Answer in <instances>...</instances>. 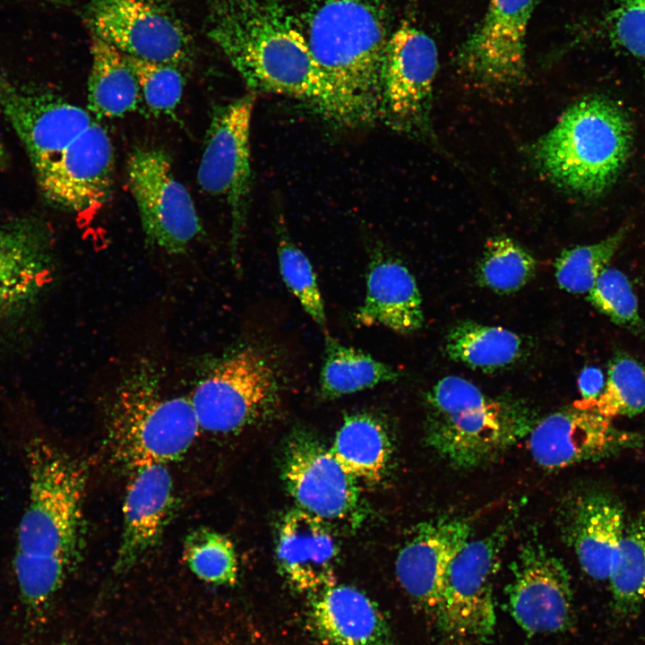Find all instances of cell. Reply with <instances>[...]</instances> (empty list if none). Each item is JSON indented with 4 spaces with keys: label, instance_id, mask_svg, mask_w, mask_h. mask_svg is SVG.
I'll use <instances>...</instances> for the list:
<instances>
[{
    "label": "cell",
    "instance_id": "1",
    "mask_svg": "<svg viewBox=\"0 0 645 645\" xmlns=\"http://www.w3.org/2000/svg\"><path fill=\"white\" fill-rule=\"evenodd\" d=\"M27 506L19 523L13 570L28 624H42L78 559L86 477L81 464L40 435L25 446Z\"/></svg>",
    "mask_w": 645,
    "mask_h": 645
},
{
    "label": "cell",
    "instance_id": "2",
    "mask_svg": "<svg viewBox=\"0 0 645 645\" xmlns=\"http://www.w3.org/2000/svg\"><path fill=\"white\" fill-rule=\"evenodd\" d=\"M208 35L253 92L285 95L331 124L346 113L280 0H205Z\"/></svg>",
    "mask_w": 645,
    "mask_h": 645
},
{
    "label": "cell",
    "instance_id": "3",
    "mask_svg": "<svg viewBox=\"0 0 645 645\" xmlns=\"http://www.w3.org/2000/svg\"><path fill=\"white\" fill-rule=\"evenodd\" d=\"M349 127L379 122L391 38L383 0H308L297 19Z\"/></svg>",
    "mask_w": 645,
    "mask_h": 645
},
{
    "label": "cell",
    "instance_id": "4",
    "mask_svg": "<svg viewBox=\"0 0 645 645\" xmlns=\"http://www.w3.org/2000/svg\"><path fill=\"white\" fill-rule=\"evenodd\" d=\"M632 140L624 109L607 97L592 95L568 108L532 145L531 153L557 185L584 197H598L622 173Z\"/></svg>",
    "mask_w": 645,
    "mask_h": 645
},
{
    "label": "cell",
    "instance_id": "5",
    "mask_svg": "<svg viewBox=\"0 0 645 645\" xmlns=\"http://www.w3.org/2000/svg\"><path fill=\"white\" fill-rule=\"evenodd\" d=\"M163 374L148 357L134 359L117 378L108 408L116 457L131 469L183 456L201 427L189 397L170 396Z\"/></svg>",
    "mask_w": 645,
    "mask_h": 645
},
{
    "label": "cell",
    "instance_id": "6",
    "mask_svg": "<svg viewBox=\"0 0 645 645\" xmlns=\"http://www.w3.org/2000/svg\"><path fill=\"white\" fill-rule=\"evenodd\" d=\"M426 404V443L459 469L494 461L535 426L520 408L486 396L455 375L440 380L427 393Z\"/></svg>",
    "mask_w": 645,
    "mask_h": 645
},
{
    "label": "cell",
    "instance_id": "7",
    "mask_svg": "<svg viewBox=\"0 0 645 645\" xmlns=\"http://www.w3.org/2000/svg\"><path fill=\"white\" fill-rule=\"evenodd\" d=\"M197 380L189 398L201 430L232 434L271 417L288 378L276 350L249 341L211 358Z\"/></svg>",
    "mask_w": 645,
    "mask_h": 645
},
{
    "label": "cell",
    "instance_id": "8",
    "mask_svg": "<svg viewBox=\"0 0 645 645\" xmlns=\"http://www.w3.org/2000/svg\"><path fill=\"white\" fill-rule=\"evenodd\" d=\"M512 523L508 518L486 537L469 539L451 562L435 619L438 645H482L493 634L494 578Z\"/></svg>",
    "mask_w": 645,
    "mask_h": 645
},
{
    "label": "cell",
    "instance_id": "9",
    "mask_svg": "<svg viewBox=\"0 0 645 645\" xmlns=\"http://www.w3.org/2000/svg\"><path fill=\"white\" fill-rule=\"evenodd\" d=\"M254 103V96L248 94L214 109L197 170L201 189L224 198L229 207L230 253L236 266L249 203Z\"/></svg>",
    "mask_w": 645,
    "mask_h": 645
},
{
    "label": "cell",
    "instance_id": "10",
    "mask_svg": "<svg viewBox=\"0 0 645 645\" xmlns=\"http://www.w3.org/2000/svg\"><path fill=\"white\" fill-rule=\"evenodd\" d=\"M85 22L94 35L136 59L185 67L192 40L163 0H89Z\"/></svg>",
    "mask_w": 645,
    "mask_h": 645
},
{
    "label": "cell",
    "instance_id": "11",
    "mask_svg": "<svg viewBox=\"0 0 645 645\" xmlns=\"http://www.w3.org/2000/svg\"><path fill=\"white\" fill-rule=\"evenodd\" d=\"M127 181L147 242L172 254L185 253L202 224L168 155L157 148L137 147L128 159Z\"/></svg>",
    "mask_w": 645,
    "mask_h": 645
},
{
    "label": "cell",
    "instance_id": "12",
    "mask_svg": "<svg viewBox=\"0 0 645 645\" xmlns=\"http://www.w3.org/2000/svg\"><path fill=\"white\" fill-rule=\"evenodd\" d=\"M438 51L433 39L408 21L391 33L383 75L379 122L415 137L431 136Z\"/></svg>",
    "mask_w": 645,
    "mask_h": 645
},
{
    "label": "cell",
    "instance_id": "13",
    "mask_svg": "<svg viewBox=\"0 0 645 645\" xmlns=\"http://www.w3.org/2000/svg\"><path fill=\"white\" fill-rule=\"evenodd\" d=\"M0 109L25 148L36 177L96 120L89 109L55 92L1 74Z\"/></svg>",
    "mask_w": 645,
    "mask_h": 645
},
{
    "label": "cell",
    "instance_id": "14",
    "mask_svg": "<svg viewBox=\"0 0 645 645\" xmlns=\"http://www.w3.org/2000/svg\"><path fill=\"white\" fill-rule=\"evenodd\" d=\"M506 587L509 609L529 634L563 632L573 623L569 572L563 562L538 540L521 544L511 564Z\"/></svg>",
    "mask_w": 645,
    "mask_h": 645
},
{
    "label": "cell",
    "instance_id": "15",
    "mask_svg": "<svg viewBox=\"0 0 645 645\" xmlns=\"http://www.w3.org/2000/svg\"><path fill=\"white\" fill-rule=\"evenodd\" d=\"M537 0H489L477 29L458 55L461 69L492 88L521 83L526 71V36Z\"/></svg>",
    "mask_w": 645,
    "mask_h": 645
},
{
    "label": "cell",
    "instance_id": "16",
    "mask_svg": "<svg viewBox=\"0 0 645 645\" xmlns=\"http://www.w3.org/2000/svg\"><path fill=\"white\" fill-rule=\"evenodd\" d=\"M48 228L37 219L0 225V338L25 320L51 280Z\"/></svg>",
    "mask_w": 645,
    "mask_h": 645
},
{
    "label": "cell",
    "instance_id": "17",
    "mask_svg": "<svg viewBox=\"0 0 645 645\" xmlns=\"http://www.w3.org/2000/svg\"><path fill=\"white\" fill-rule=\"evenodd\" d=\"M115 155L106 128L95 120L52 162L37 182L50 204L82 214L99 210L114 185Z\"/></svg>",
    "mask_w": 645,
    "mask_h": 645
},
{
    "label": "cell",
    "instance_id": "18",
    "mask_svg": "<svg viewBox=\"0 0 645 645\" xmlns=\"http://www.w3.org/2000/svg\"><path fill=\"white\" fill-rule=\"evenodd\" d=\"M528 437L534 460L547 469L610 458L644 443L640 434L615 428L595 410L573 405L539 421Z\"/></svg>",
    "mask_w": 645,
    "mask_h": 645
},
{
    "label": "cell",
    "instance_id": "19",
    "mask_svg": "<svg viewBox=\"0 0 645 645\" xmlns=\"http://www.w3.org/2000/svg\"><path fill=\"white\" fill-rule=\"evenodd\" d=\"M283 475L300 509L324 520L347 519L358 509L357 481L343 469L330 449L305 431L291 435Z\"/></svg>",
    "mask_w": 645,
    "mask_h": 645
},
{
    "label": "cell",
    "instance_id": "20",
    "mask_svg": "<svg viewBox=\"0 0 645 645\" xmlns=\"http://www.w3.org/2000/svg\"><path fill=\"white\" fill-rule=\"evenodd\" d=\"M471 534L472 524L467 519L438 518L416 526L398 553L399 582L434 621L448 566Z\"/></svg>",
    "mask_w": 645,
    "mask_h": 645
},
{
    "label": "cell",
    "instance_id": "21",
    "mask_svg": "<svg viewBox=\"0 0 645 645\" xmlns=\"http://www.w3.org/2000/svg\"><path fill=\"white\" fill-rule=\"evenodd\" d=\"M558 520L562 537L584 572L593 580H607L625 528L616 497L602 489L578 493L562 504Z\"/></svg>",
    "mask_w": 645,
    "mask_h": 645
},
{
    "label": "cell",
    "instance_id": "22",
    "mask_svg": "<svg viewBox=\"0 0 645 645\" xmlns=\"http://www.w3.org/2000/svg\"><path fill=\"white\" fill-rule=\"evenodd\" d=\"M173 489L166 464H148L133 469L123 506L116 572L130 570L158 544L171 512Z\"/></svg>",
    "mask_w": 645,
    "mask_h": 645
},
{
    "label": "cell",
    "instance_id": "23",
    "mask_svg": "<svg viewBox=\"0 0 645 645\" xmlns=\"http://www.w3.org/2000/svg\"><path fill=\"white\" fill-rule=\"evenodd\" d=\"M338 545L325 520L302 509L282 518L276 547L281 573L298 591L317 593L334 584Z\"/></svg>",
    "mask_w": 645,
    "mask_h": 645
},
{
    "label": "cell",
    "instance_id": "24",
    "mask_svg": "<svg viewBox=\"0 0 645 645\" xmlns=\"http://www.w3.org/2000/svg\"><path fill=\"white\" fill-rule=\"evenodd\" d=\"M355 321L364 326H383L408 334L424 323L422 299L415 278L400 261L374 252L366 271V289Z\"/></svg>",
    "mask_w": 645,
    "mask_h": 645
},
{
    "label": "cell",
    "instance_id": "25",
    "mask_svg": "<svg viewBox=\"0 0 645 645\" xmlns=\"http://www.w3.org/2000/svg\"><path fill=\"white\" fill-rule=\"evenodd\" d=\"M315 594L312 621L328 645H394L385 617L361 590L333 584Z\"/></svg>",
    "mask_w": 645,
    "mask_h": 645
},
{
    "label": "cell",
    "instance_id": "26",
    "mask_svg": "<svg viewBox=\"0 0 645 645\" xmlns=\"http://www.w3.org/2000/svg\"><path fill=\"white\" fill-rule=\"evenodd\" d=\"M88 109L96 119L117 118L134 112L141 91L126 55L91 35Z\"/></svg>",
    "mask_w": 645,
    "mask_h": 645
},
{
    "label": "cell",
    "instance_id": "27",
    "mask_svg": "<svg viewBox=\"0 0 645 645\" xmlns=\"http://www.w3.org/2000/svg\"><path fill=\"white\" fill-rule=\"evenodd\" d=\"M330 450L347 473L369 484L383 478L391 457L387 428L370 412L347 415Z\"/></svg>",
    "mask_w": 645,
    "mask_h": 645
},
{
    "label": "cell",
    "instance_id": "28",
    "mask_svg": "<svg viewBox=\"0 0 645 645\" xmlns=\"http://www.w3.org/2000/svg\"><path fill=\"white\" fill-rule=\"evenodd\" d=\"M399 377V372L392 366L362 350L343 345L331 336H325L319 376L322 398L336 399L353 394L396 381Z\"/></svg>",
    "mask_w": 645,
    "mask_h": 645
},
{
    "label": "cell",
    "instance_id": "29",
    "mask_svg": "<svg viewBox=\"0 0 645 645\" xmlns=\"http://www.w3.org/2000/svg\"><path fill=\"white\" fill-rule=\"evenodd\" d=\"M608 580L614 619L636 618L645 605V509L625 524Z\"/></svg>",
    "mask_w": 645,
    "mask_h": 645
},
{
    "label": "cell",
    "instance_id": "30",
    "mask_svg": "<svg viewBox=\"0 0 645 645\" xmlns=\"http://www.w3.org/2000/svg\"><path fill=\"white\" fill-rule=\"evenodd\" d=\"M520 336L507 329L473 321L460 322L448 332L445 351L471 368L494 371L513 364L521 354Z\"/></svg>",
    "mask_w": 645,
    "mask_h": 645
},
{
    "label": "cell",
    "instance_id": "31",
    "mask_svg": "<svg viewBox=\"0 0 645 645\" xmlns=\"http://www.w3.org/2000/svg\"><path fill=\"white\" fill-rule=\"evenodd\" d=\"M573 406L591 408L600 416L633 417L645 410V367L634 358L616 355L610 361L601 394L593 400H577Z\"/></svg>",
    "mask_w": 645,
    "mask_h": 645
},
{
    "label": "cell",
    "instance_id": "32",
    "mask_svg": "<svg viewBox=\"0 0 645 645\" xmlns=\"http://www.w3.org/2000/svg\"><path fill=\"white\" fill-rule=\"evenodd\" d=\"M537 262L520 245L510 237L488 240L477 268V280L497 293H512L534 276Z\"/></svg>",
    "mask_w": 645,
    "mask_h": 645
},
{
    "label": "cell",
    "instance_id": "33",
    "mask_svg": "<svg viewBox=\"0 0 645 645\" xmlns=\"http://www.w3.org/2000/svg\"><path fill=\"white\" fill-rule=\"evenodd\" d=\"M626 233L627 227H622L599 242L563 251L555 263L560 288L575 294L589 292L621 246Z\"/></svg>",
    "mask_w": 645,
    "mask_h": 645
},
{
    "label": "cell",
    "instance_id": "34",
    "mask_svg": "<svg viewBox=\"0 0 645 645\" xmlns=\"http://www.w3.org/2000/svg\"><path fill=\"white\" fill-rule=\"evenodd\" d=\"M184 557L200 580L217 585L232 584L237 577V560L232 542L224 535L200 528L184 544Z\"/></svg>",
    "mask_w": 645,
    "mask_h": 645
},
{
    "label": "cell",
    "instance_id": "35",
    "mask_svg": "<svg viewBox=\"0 0 645 645\" xmlns=\"http://www.w3.org/2000/svg\"><path fill=\"white\" fill-rule=\"evenodd\" d=\"M277 254L280 276L286 287L311 319L326 330L325 306L312 263L281 227L278 228Z\"/></svg>",
    "mask_w": 645,
    "mask_h": 645
},
{
    "label": "cell",
    "instance_id": "36",
    "mask_svg": "<svg viewBox=\"0 0 645 645\" xmlns=\"http://www.w3.org/2000/svg\"><path fill=\"white\" fill-rule=\"evenodd\" d=\"M127 57L148 109L154 115L173 114L182 99L185 84L182 68Z\"/></svg>",
    "mask_w": 645,
    "mask_h": 645
},
{
    "label": "cell",
    "instance_id": "37",
    "mask_svg": "<svg viewBox=\"0 0 645 645\" xmlns=\"http://www.w3.org/2000/svg\"><path fill=\"white\" fill-rule=\"evenodd\" d=\"M588 293V301L615 324L631 330L642 327L637 297L621 271L605 268Z\"/></svg>",
    "mask_w": 645,
    "mask_h": 645
},
{
    "label": "cell",
    "instance_id": "38",
    "mask_svg": "<svg viewBox=\"0 0 645 645\" xmlns=\"http://www.w3.org/2000/svg\"><path fill=\"white\" fill-rule=\"evenodd\" d=\"M607 22L613 41L645 67V0H618Z\"/></svg>",
    "mask_w": 645,
    "mask_h": 645
},
{
    "label": "cell",
    "instance_id": "39",
    "mask_svg": "<svg viewBox=\"0 0 645 645\" xmlns=\"http://www.w3.org/2000/svg\"><path fill=\"white\" fill-rule=\"evenodd\" d=\"M578 385L582 400L590 401L596 400L601 394L605 386L604 374L597 367H585L580 374Z\"/></svg>",
    "mask_w": 645,
    "mask_h": 645
},
{
    "label": "cell",
    "instance_id": "40",
    "mask_svg": "<svg viewBox=\"0 0 645 645\" xmlns=\"http://www.w3.org/2000/svg\"><path fill=\"white\" fill-rule=\"evenodd\" d=\"M7 165V152L0 137V169Z\"/></svg>",
    "mask_w": 645,
    "mask_h": 645
},
{
    "label": "cell",
    "instance_id": "41",
    "mask_svg": "<svg viewBox=\"0 0 645 645\" xmlns=\"http://www.w3.org/2000/svg\"><path fill=\"white\" fill-rule=\"evenodd\" d=\"M33 1L43 2L46 4H49L64 6V5H69L71 4L72 0H33Z\"/></svg>",
    "mask_w": 645,
    "mask_h": 645
},
{
    "label": "cell",
    "instance_id": "42",
    "mask_svg": "<svg viewBox=\"0 0 645 645\" xmlns=\"http://www.w3.org/2000/svg\"><path fill=\"white\" fill-rule=\"evenodd\" d=\"M57 645H73L70 638H63Z\"/></svg>",
    "mask_w": 645,
    "mask_h": 645
}]
</instances>
